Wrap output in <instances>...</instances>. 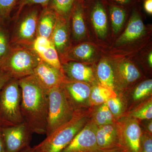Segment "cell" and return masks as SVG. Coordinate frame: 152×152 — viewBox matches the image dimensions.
I'll use <instances>...</instances> for the list:
<instances>
[{
	"instance_id": "484cf974",
	"label": "cell",
	"mask_w": 152,
	"mask_h": 152,
	"mask_svg": "<svg viewBox=\"0 0 152 152\" xmlns=\"http://www.w3.org/2000/svg\"><path fill=\"white\" fill-rule=\"evenodd\" d=\"M93 121L98 126L114 124V117L106 103L102 104L94 115Z\"/></svg>"
},
{
	"instance_id": "cb8c5ba5",
	"label": "cell",
	"mask_w": 152,
	"mask_h": 152,
	"mask_svg": "<svg viewBox=\"0 0 152 152\" xmlns=\"http://www.w3.org/2000/svg\"><path fill=\"white\" fill-rule=\"evenodd\" d=\"M19 0H0V25L6 27Z\"/></svg>"
},
{
	"instance_id": "83f0119b",
	"label": "cell",
	"mask_w": 152,
	"mask_h": 152,
	"mask_svg": "<svg viewBox=\"0 0 152 152\" xmlns=\"http://www.w3.org/2000/svg\"><path fill=\"white\" fill-rule=\"evenodd\" d=\"M130 117L136 119L150 120L152 118V102L150 99L132 112Z\"/></svg>"
},
{
	"instance_id": "8d00e7d4",
	"label": "cell",
	"mask_w": 152,
	"mask_h": 152,
	"mask_svg": "<svg viewBox=\"0 0 152 152\" xmlns=\"http://www.w3.org/2000/svg\"><path fill=\"white\" fill-rule=\"evenodd\" d=\"M144 8L148 13L152 14V0H146L144 4Z\"/></svg>"
},
{
	"instance_id": "8992f818",
	"label": "cell",
	"mask_w": 152,
	"mask_h": 152,
	"mask_svg": "<svg viewBox=\"0 0 152 152\" xmlns=\"http://www.w3.org/2000/svg\"><path fill=\"white\" fill-rule=\"evenodd\" d=\"M48 98L46 136L69 121L75 112L61 86L49 90Z\"/></svg>"
},
{
	"instance_id": "f1b7e54d",
	"label": "cell",
	"mask_w": 152,
	"mask_h": 152,
	"mask_svg": "<svg viewBox=\"0 0 152 152\" xmlns=\"http://www.w3.org/2000/svg\"><path fill=\"white\" fill-rule=\"evenodd\" d=\"M10 38L6 27L0 25V60L5 56L10 49Z\"/></svg>"
},
{
	"instance_id": "4dcf8cb0",
	"label": "cell",
	"mask_w": 152,
	"mask_h": 152,
	"mask_svg": "<svg viewBox=\"0 0 152 152\" xmlns=\"http://www.w3.org/2000/svg\"><path fill=\"white\" fill-rule=\"evenodd\" d=\"M50 0H19L16 7L15 18L17 19L25 7L29 6L39 5L42 8L46 7Z\"/></svg>"
},
{
	"instance_id": "f35d334b",
	"label": "cell",
	"mask_w": 152,
	"mask_h": 152,
	"mask_svg": "<svg viewBox=\"0 0 152 152\" xmlns=\"http://www.w3.org/2000/svg\"><path fill=\"white\" fill-rule=\"evenodd\" d=\"M20 152H38L37 150L34 147H31V146L28 147L25 149L23 150Z\"/></svg>"
},
{
	"instance_id": "7a4b0ae2",
	"label": "cell",
	"mask_w": 152,
	"mask_h": 152,
	"mask_svg": "<svg viewBox=\"0 0 152 152\" xmlns=\"http://www.w3.org/2000/svg\"><path fill=\"white\" fill-rule=\"evenodd\" d=\"M89 115L81 109L76 110L69 121L47 136L35 148L38 152H61L86 124Z\"/></svg>"
},
{
	"instance_id": "b9f144b4",
	"label": "cell",
	"mask_w": 152,
	"mask_h": 152,
	"mask_svg": "<svg viewBox=\"0 0 152 152\" xmlns=\"http://www.w3.org/2000/svg\"><path fill=\"white\" fill-rule=\"evenodd\" d=\"M148 63L149 64L150 66L151 67L152 66V53H150L148 56Z\"/></svg>"
},
{
	"instance_id": "277c9868",
	"label": "cell",
	"mask_w": 152,
	"mask_h": 152,
	"mask_svg": "<svg viewBox=\"0 0 152 152\" xmlns=\"http://www.w3.org/2000/svg\"><path fill=\"white\" fill-rule=\"evenodd\" d=\"M21 91L19 80L11 78L0 91V126H8L23 122L21 111Z\"/></svg>"
},
{
	"instance_id": "5bb4252c",
	"label": "cell",
	"mask_w": 152,
	"mask_h": 152,
	"mask_svg": "<svg viewBox=\"0 0 152 152\" xmlns=\"http://www.w3.org/2000/svg\"><path fill=\"white\" fill-rule=\"evenodd\" d=\"M96 138L100 148L121 146L118 126L115 123L98 126Z\"/></svg>"
},
{
	"instance_id": "52a82bcc",
	"label": "cell",
	"mask_w": 152,
	"mask_h": 152,
	"mask_svg": "<svg viewBox=\"0 0 152 152\" xmlns=\"http://www.w3.org/2000/svg\"><path fill=\"white\" fill-rule=\"evenodd\" d=\"M6 152H20L30 147L33 134L24 122L1 127Z\"/></svg>"
},
{
	"instance_id": "ba28073f",
	"label": "cell",
	"mask_w": 152,
	"mask_h": 152,
	"mask_svg": "<svg viewBox=\"0 0 152 152\" xmlns=\"http://www.w3.org/2000/svg\"><path fill=\"white\" fill-rule=\"evenodd\" d=\"M117 125L121 146L126 152H140L142 134L137 119L126 118Z\"/></svg>"
},
{
	"instance_id": "836d02e7",
	"label": "cell",
	"mask_w": 152,
	"mask_h": 152,
	"mask_svg": "<svg viewBox=\"0 0 152 152\" xmlns=\"http://www.w3.org/2000/svg\"><path fill=\"white\" fill-rule=\"evenodd\" d=\"M140 152H152V139L151 134L142 135Z\"/></svg>"
},
{
	"instance_id": "44dd1931",
	"label": "cell",
	"mask_w": 152,
	"mask_h": 152,
	"mask_svg": "<svg viewBox=\"0 0 152 152\" xmlns=\"http://www.w3.org/2000/svg\"><path fill=\"white\" fill-rule=\"evenodd\" d=\"M116 96L114 91L101 86H97L91 89L90 99L93 105H98L105 103L110 98Z\"/></svg>"
},
{
	"instance_id": "e575fe53",
	"label": "cell",
	"mask_w": 152,
	"mask_h": 152,
	"mask_svg": "<svg viewBox=\"0 0 152 152\" xmlns=\"http://www.w3.org/2000/svg\"><path fill=\"white\" fill-rule=\"evenodd\" d=\"M92 152H126L123 147L118 146L107 148H98Z\"/></svg>"
},
{
	"instance_id": "4316f807",
	"label": "cell",
	"mask_w": 152,
	"mask_h": 152,
	"mask_svg": "<svg viewBox=\"0 0 152 152\" xmlns=\"http://www.w3.org/2000/svg\"><path fill=\"white\" fill-rule=\"evenodd\" d=\"M112 27L115 34L118 32L122 27L126 18V13L123 9L113 6L110 10Z\"/></svg>"
},
{
	"instance_id": "9c48e42d",
	"label": "cell",
	"mask_w": 152,
	"mask_h": 152,
	"mask_svg": "<svg viewBox=\"0 0 152 152\" xmlns=\"http://www.w3.org/2000/svg\"><path fill=\"white\" fill-rule=\"evenodd\" d=\"M97 128L93 120L87 123L61 152H92L96 150L99 148L96 138Z\"/></svg>"
},
{
	"instance_id": "74e56055",
	"label": "cell",
	"mask_w": 152,
	"mask_h": 152,
	"mask_svg": "<svg viewBox=\"0 0 152 152\" xmlns=\"http://www.w3.org/2000/svg\"><path fill=\"white\" fill-rule=\"evenodd\" d=\"M1 127H0V152H6L4 142L1 132Z\"/></svg>"
},
{
	"instance_id": "d6986e66",
	"label": "cell",
	"mask_w": 152,
	"mask_h": 152,
	"mask_svg": "<svg viewBox=\"0 0 152 152\" xmlns=\"http://www.w3.org/2000/svg\"><path fill=\"white\" fill-rule=\"evenodd\" d=\"M97 75L100 86L114 91L115 76L113 68L107 61L104 60L99 63L97 68Z\"/></svg>"
},
{
	"instance_id": "6da1fadb",
	"label": "cell",
	"mask_w": 152,
	"mask_h": 152,
	"mask_svg": "<svg viewBox=\"0 0 152 152\" xmlns=\"http://www.w3.org/2000/svg\"><path fill=\"white\" fill-rule=\"evenodd\" d=\"M19 83L21 91V111L24 122L33 134H46L48 92L33 75L19 79Z\"/></svg>"
},
{
	"instance_id": "d4e9b609",
	"label": "cell",
	"mask_w": 152,
	"mask_h": 152,
	"mask_svg": "<svg viewBox=\"0 0 152 152\" xmlns=\"http://www.w3.org/2000/svg\"><path fill=\"white\" fill-rule=\"evenodd\" d=\"M41 60L54 67L62 70V63L58 54L52 42L50 45L38 55Z\"/></svg>"
},
{
	"instance_id": "3957f363",
	"label": "cell",
	"mask_w": 152,
	"mask_h": 152,
	"mask_svg": "<svg viewBox=\"0 0 152 152\" xmlns=\"http://www.w3.org/2000/svg\"><path fill=\"white\" fill-rule=\"evenodd\" d=\"M40 61L30 47L11 45L8 53L0 60V71L19 80L32 75Z\"/></svg>"
},
{
	"instance_id": "30bf717a",
	"label": "cell",
	"mask_w": 152,
	"mask_h": 152,
	"mask_svg": "<svg viewBox=\"0 0 152 152\" xmlns=\"http://www.w3.org/2000/svg\"><path fill=\"white\" fill-rule=\"evenodd\" d=\"M32 75L48 92L53 88L60 86L66 79L62 70L41 60Z\"/></svg>"
},
{
	"instance_id": "603a6c76",
	"label": "cell",
	"mask_w": 152,
	"mask_h": 152,
	"mask_svg": "<svg viewBox=\"0 0 152 152\" xmlns=\"http://www.w3.org/2000/svg\"><path fill=\"white\" fill-rule=\"evenodd\" d=\"M121 77L127 83H133L140 77V73L134 65L129 61L121 63L118 66Z\"/></svg>"
},
{
	"instance_id": "5b68a950",
	"label": "cell",
	"mask_w": 152,
	"mask_h": 152,
	"mask_svg": "<svg viewBox=\"0 0 152 152\" xmlns=\"http://www.w3.org/2000/svg\"><path fill=\"white\" fill-rule=\"evenodd\" d=\"M40 7L39 5L29 6L22 11L16 19V24L10 35L11 45L31 48L37 36Z\"/></svg>"
},
{
	"instance_id": "f546056e",
	"label": "cell",
	"mask_w": 152,
	"mask_h": 152,
	"mask_svg": "<svg viewBox=\"0 0 152 152\" xmlns=\"http://www.w3.org/2000/svg\"><path fill=\"white\" fill-rule=\"evenodd\" d=\"M152 91V80L144 81L136 88L133 94V99L136 101L141 99L151 94Z\"/></svg>"
},
{
	"instance_id": "8fae6325",
	"label": "cell",
	"mask_w": 152,
	"mask_h": 152,
	"mask_svg": "<svg viewBox=\"0 0 152 152\" xmlns=\"http://www.w3.org/2000/svg\"><path fill=\"white\" fill-rule=\"evenodd\" d=\"M66 97L74 110L88 99L91 95L90 86L86 83L65 79L61 85Z\"/></svg>"
},
{
	"instance_id": "60d3db41",
	"label": "cell",
	"mask_w": 152,
	"mask_h": 152,
	"mask_svg": "<svg viewBox=\"0 0 152 152\" xmlns=\"http://www.w3.org/2000/svg\"><path fill=\"white\" fill-rule=\"evenodd\" d=\"M147 129L148 130L150 134H152V122L151 121V122L149 123L147 126Z\"/></svg>"
},
{
	"instance_id": "e0dca14e",
	"label": "cell",
	"mask_w": 152,
	"mask_h": 152,
	"mask_svg": "<svg viewBox=\"0 0 152 152\" xmlns=\"http://www.w3.org/2000/svg\"><path fill=\"white\" fill-rule=\"evenodd\" d=\"M91 18L97 34L99 37L104 38L107 32V18L105 10L101 3L95 4Z\"/></svg>"
},
{
	"instance_id": "2e32d148",
	"label": "cell",
	"mask_w": 152,
	"mask_h": 152,
	"mask_svg": "<svg viewBox=\"0 0 152 152\" xmlns=\"http://www.w3.org/2000/svg\"><path fill=\"white\" fill-rule=\"evenodd\" d=\"M57 14L48 7L42 8L37 23V36L50 39L54 29Z\"/></svg>"
},
{
	"instance_id": "7c38bea8",
	"label": "cell",
	"mask_w": 152,
	"mask_h": 152,
	"mask_svg": "<svg viewBox=\"0 0 152 152\" xmlns=\"http://www.w3.org/2000/svg\"><path fill=\"white\" fill-rule=\"evenodd\" d=\"M62 70L67 80L84 83H91L94 80L93 70L82 63L76 61L63 63Z\"/></svg>"
},
{
	"instance_id": "9a60e30c",
	"label": "cell",
	"mask_w": 152,
	"mask_h": 152,
	"mask_svg": "<svg viewBox=\"0 0 152 152\" xmlns=\"http://www.w3.org/2000/svg\"><path fill=\"white\" fill-rule=\"evenodd\" d=\"M145 31V26L140 15L133 13L127 27L117 41L118 45L130 42L140 37Z\"/></svg>"
},
{
	"instance_id": "7402d4cb",
	"label": "cell",
	"mask_w": 152,
	"mask_h": 152,
	"mask_svg": "<svg viewBox=\"0 0 152 152\" xmlns=\"http://www.w3.org/2000/svg\"><path fill=\"white\" fill-rule=\"evenodd\" d=\"M95 50L89 44L84 43L78 45L68 52V58L71 59L87 61L94 56Z\"/></svg>"
},
{
	"instance_id": "ac0fdd59",
	"label": "cell",
	"mask_w": 152,
	"mask_h": 152,
	"mask_svg": "<svg viewBox=\"0 0 152 152\" xmlns=\"http://www.w3.org/2000/svg\"><path fill=\"white\" fill-rule=\"evenodd\" d=\"M71 15L74 37L76 40L81 39L86 35V26L83 9L80 3H75Z\"/></svg>"
},
{
	"instance_id": "d6a6232c",
	"label": "cell",
	"mask_w": 152,
	"mask_h": 152,
	"mask_svg": "<svg viewBox=\"0 0 152 152\" xmlns=\"http://www.w3.org/2000/svg\"><path fill=\"white\" fill-rule=\"evenodd\" d=\"M106 103L114 117L118 116L121 114L122 104L119 98L117 97V96L110 98Z\"/></svg>"
},
{
	"instance_id": "1f68e13d",
	"label": "cell",
	"mask_w": 152,
	"mask_h": 152,
	"mask_svg": "<svg viewBox=\"0 0 152 152\" xmlns=\"http://www.w3.org/2000/svg\"><path fill=\"white\" fill-rule=\"evenodd\" d=\"M52 43L50 39L44 37L37 36L34 40L31 48L38 55L48 48Z\"/></svg>"
},
{
	"instance_id": "4fadbf2b",
	"label": "cell",
	"mask_w": 152,
	"mask_h": 152,
	"mask_svg": "<svg viewBox=\"0 0 152 152\" xmlns=\"http://www.w3.org/2000/svg\"><path fill=\"white\" fill-rule=\"evenodd\" d=\"M68 19L57 15L56 25L50 40L58 54H65L69 45V28Z\"/></svg>"
},
{
	"instance_id": "d590c367",
	"label": "cell",
	"mask_w": 152,
	"mask_h": 152,
	"mask_svg": "<svg viewBox=\"0 0 152 152\" xmlns=\"http://www.w3.org/2000/svg\"><path fill=\"white\" fill-rule=\"evenodd\" d=\"M11 78H12L8 74L2 71H0V91L6 83ZM0 127L1 126H0Z\"/></svg>"
},
{
	"instance_id": "ffe728a7",
	"label": "cell",
	"mask_w": 152,
	"mask_h": 152,
	"mask_svg": "<svg viewBox=\"0 0 152 152\" xmlns=\"http://www.w3.org/2000/svg\"><path fill=\"white\" fill-rule=\"evenodd\" d=\"M76 0H50L48 7L57 15L68 19L72 14Z\"/></svg>"
},
{
	"instance_id": "ab89813d",
	"label": "cell",
	"mask_w": 152,
	"mask_h": 152,
	"mask_svg": "<svg viewBox=\"0 0 152 152\" xmlns=\"http://www.w3.org/2000/svg\"><path fill=\"white\" fill-rule=\"evenodd\" d=\"M117 2L121 4H126L129 3L131 0H114Z\"/></svg>"
}]
</instances>
